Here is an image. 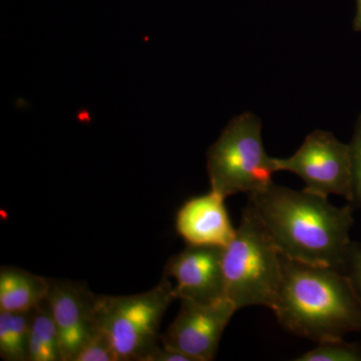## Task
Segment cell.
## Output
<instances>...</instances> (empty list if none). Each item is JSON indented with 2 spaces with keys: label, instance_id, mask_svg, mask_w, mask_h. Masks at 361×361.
Segmentation results:
<instances>
[{
  "label": "cell",
  "instance_id": "6da1fadb",
  "mask_svg": "<svg viewBox=\"0 0 361 361\" xmlns=\"http://www.w3.org/2000/svg\"><path fill=\"white\" fill-rule=\"evenodd\" d=\"M248 196L247 205L281 255L342 271L355 223L353 204L336 207L325 197L273 182Z\"/></svg>",
  "mask_w": 361,
  "mask_h": 361
},
{
  "label": "cell",
  "instance_id": "7a4b0ae2",
  "mask_svg": "<svg viewBox=\"0 0 361 361\" xmlns=\"http://www.w3.org/2000/svg\"><path fill=\"white\" fill-rule=\"evenodd\" d=\"M272 310L285 329L318 343L361 330V305L342 271L283 255Z\"/></svg>",
  "mask_w": 361,
  "mask_h": 361
},
{
  "label": "cell",
  "instance_id": "3957f363",
  "mask_svg": "<svg viewBox=\"0 0 361 361\" xmlns=\"http://www.w3.org/2000/svg\"><path fill=\"white\" fill-rule=\"evenodd\" d=\"M226 298L237 310H272L281 278V255L253 210L246 205L234 238L224 248Z\"/></svg>",
  "mask_w": 361,
  "mask_h": 361
},
{
  "label": "cell",
  "instance_id": "277c9868",
  "mask_svg": "<svg viewBox=\"0 0 361 361\" xmlns=\"http://www.w3.org/2000/svg\"><path fill=\"white\" fill-rule=\"evenodd\" d=\"M211 190L222 198L252 194L272 183L274 158L267 155L262 123L252 111L234 116L207 152Z\"/></svg>",
  "mask_w": 361,
  "mask_h": 361
},
{
  "label": "cell",
  "instance_id": "5b68a950",
  "mask_svg": "<svg viewBox=\"0 0 361 361\" xmlns=\"http://www.w3.org/2000/svg\"><path fill=\"white\" fill-rule=\"evenodd\" d=\"M176 299L167 275L144 293L97 295V329L110 339L118 360L145 361L161 341V318Z\"/></svg>",
  "mask_w": 361,
  "mask_h": 361
},
{
  "label": "cell",
  "instance_id": "8992f818",
  "mask_svg": "<svg viewBox=\"0 0 361 361\" xmlns=\"http://www.w3.org/2000/svg\"><path fill=\"white\" fill-rule=\"evenodd\" d=\"M274 164L277 172L286 171L300 177L306 191L325 198L337 195L353 204L350 147L332 133L313 130L294 155L274 158Z\"/></svg>",
  "mask_w": 361,
  "mask_h": 361
},
{
  "label": "cell",
  "instance_id": "52a82bcc",
  "mask_svg": "<svg viewBox=\"0 0 361 361\" xmlns=\"http://www.w3.org/2000/svg\"><path fill=\"white\" fill-rule=\"evenodd\" d=\"M236 311L227 298L208 304L180 300L177 317L161 336V345L179 351L192 361L213 360L223 332Z\"/></svg>",
  "mask_w": 361,
  "mask_h": 361
},
{
  "label": "cell",
  "instance_id": "ba28073f",
  "mask_svg": "<svg viewBox=\"0 0 361 361\" xmlns=\"http://www.w3.org/2000/svg\"><path fill=\"white\" fill-rule=\"evenodd\" d=\"M97 296L80 282L51 280L47 301L58 329L61 361H73L96 334Z\"/></svg>",
  "mask_w": 361,
  "mask_h": 361
},
{
  "label": "cell",
  "instance_id": "9c48e42d",
  "mask_svg": "<svg viewBox=\"0 0 361 361\" xmlns=\"http://www.w3.org/2000/svg\"><path fill=\"white\" fill-rule=\"evenodd\" d=\"M224 247L188 245L165 266L174 278L176 298L208 304L226 298L223 271Z\"/></svg>",
  "mask_w": 361,
  "mask_h": 361
},
{
  "label": "cell",
  "instance_id": "30bf717a",
  "mask_svg": "<svg viewBox=\"0 0 361 361\" xmlns=\"http://www.w3.org/2000/svg\"><path fill=\"white\" fill-rule=\"evenodd\" d=\"M224 198L211 190L185 202L176 216V229L188 245L225 247L236 229L224 205Z\"/></svg>",
  "mask_w": 361,
  "mask_h": 361
},
{
  "label": "cell",
  "instance_id": "8fae6325",
  "mask_svg": "<svg viewBox=\"0 0 361 361\" xmlns=\"http://www.w3.org/2000/svg\"><path fill=\"white\" fill-rule=\"evenodd\" d=\"M51 279L20 268L0 270V311L30 312L47 300Z\"/></svg>",
  "mask_w": 361,
  "mask_h": 361
},
{
  "label": "cell",
  "instance_id": "7c38bea8",
  "mask_svg": "<svg viewBox=\"0 0 361 361\" xmlns=\"http://www.w3.org/2000/svg\"><path fill=\"white\" fill-rule=\"evenodd\" d=\"M32 311H0V356L2 360H28V341L32 329Z\"/></svg>",
  "mask_w": 361,
  "mask_h": 361
},
{
  "label": "cell",
  "instance_id": "4fadbf2b",
  "mask_svg": "<svg viewBox=\"0 0 361 361\" xmlns=\"http://www.w3.org/2000/svg\"><path fill=\"white\" fill-rule=\"evenodd\" d=\"M30 334L44 348L47 360L61 361L58 329L47 299L32 311Z\"/></svg>",
  "mask_w": 361,
  "mask_h": 361
},
{
  "label": "cell",
  "instance_id": "5bb4252c",
  "mask_svg": "<svg viewBox=\"0 0 361 361\" xmlns=\"http://www.w3.org/2000/svg\"><path fill=\"white\" fill-rule=\"evenodd\" d=\"M296 361H361V344L342 339L320 342L317 348L297 357Z\"/></svg>",
  "mask_w": 361,
  "mask_h": 361
},
{
  "label": "cell",
  "instance_id": "9a60e30c",
  "mask_svg": "<svg viewBox=\"0 0 361 361\" xmlns=\"http://www.w3.org/2000/svg\"><path fill=\"white\" fill-rule=\"evenodd\" d=\"M73 361H120L115 348L104 332L97 329Z\"/></svg>",
  "mask_w": 361,
  "mask_h": 361
},
{
  "label": "cell",
  "instance_id": "2e32d148",
  "mask_svg": "<svg viewBox=\"0 0 361 361\" xmlns=\"http://www.w3.org/2000/svg\"><path fill=\"white\" fill-rule=\"evenodd\" d=\"M349 147L353 169V205L361 209V114L356 120Z\"/></svg>",
  "mask_w": 361,
  "mask_h": 361
},
{
  "label": "cell",
  "instance_id": "e0dca14e",
  "mask_svg": "<svg viewBox=\"0 0 361 361\" xmlns=\"http://www.w3.org/2000/svg\"><path fill=\"white\" fill-rule=\"evenodd\" d=\"M342 272L348 277L361 305V243L350 241L344 257Z\"/></svg>",
  "mask_w": 361,
  "mask_h": 361
},
{
  "label": "cell",
  "instance_id": "ac0fdd59",
  "mask_svg": "<svg viewBox=\"0 0 361 361\" xmlns=\"http://www.w3.org/2000/svg\"><path fill=\"white\" fill-rule=\"evenodd\" d=\"M145 361H192L191 358L187 355H183L179 351L173 350V349L165 348L161 345L157 346L153 349L151 353L147 356Z\"/></svg>",
  "mask_w": 361,
  "mask_h": 361
},
{
  "label": "cell",
  "instance_id": "d6986e66",
  "mask_svg": "<svg viewBox=\"0 0 361 361\" xmlns=\"http://www.w3.org/2000/svg\"><path fill=\"white\" fill-rule=\"evenodd\" d=\"M353 27L355 32H361V0H356V13Z\"/></svg>",
  "mask_w": 361,
  "mask_h": 361
}]
</instances>
